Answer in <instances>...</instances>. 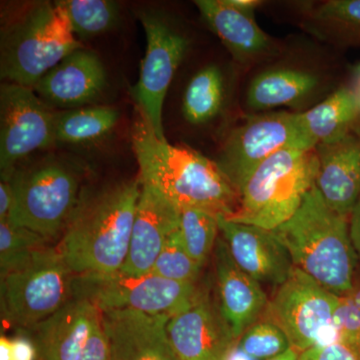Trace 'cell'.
Here are the masks:
<instances>
[{"mask_svg": "<svg viewBox=\"0 0 360 360\" xmlns=\"http://www.w3.org/2000/svg\"><path fill=\"white\" fill-rule=\"evenodd\" d=\"M202 269L187 252L177 229L167 239L151 272L169 281L198 283Z\"/></svg>", "mask_w": 360, "mask_h": 360, "instance_id": "cell-30", "label": "cell"}, {"mask_svg": "<svg viewBox=\"0 0 360 360\" xmlns=\"http://www.w3.org/2000/svg\"><path fill=\"white\" fill-rule=\"evenodd\" d=\"M167 335L179 360H225L238 342L219 302L206 290L193 305L168 319Z\"/></svg>", "mask_w": 360, "mask_h": 360, "instance_id": "cell-14", "label": "cell"}, {"mask_svg": "<svg viewBox=\"0 0 360 360\" xmlns=\"http://www.w3.org/2000/svg\"><path fill=\"white\" fill-rule=\"evenodd\" d=\"M224 92V77L217 66L198 71L184 94L182 111L187 122L198 125L214 118L221 108Z\"/></svg>", "mask_w": 360, "mask_h": 360, "instance_id": "cell-26", "label": "cell"}, {"mask_svg": "<svg viewBox=\"0 0 360 360\" xmlns=\"http://www.w3.org/2000/svg\"><path fill=\"white\" fill-rule=\"evenodd\" d=\"M238 345L255 360L274 359L291 348L285 333L264 317L246 329L238 338Z\"/></svg>", "mask_w": 360, "mask_h": 360, "instance_id": "cell-31", "label": "cell"}, {"mask_svg": "<svg viewBox=\"0 0 360 360\" xmlns=\"http://www.w3.org/2000/svg\"><path fill=\"white\" fill-rule=\"evenodd\" d=\"M65 9L75 37L90 39L115 26L120 16L115 2L108 0H63Z\"/></svg>", "mask_w": 360, "mask_h": 360, "instance_id": "cell-28", "label": "cell"}, {"mask_svg": "<svg viewBox=\"0 0 360 360\" xmlns=\"http://www.w3.org/2000/svg\"><path fill=\"white\" fill-rule=\"evenodd\" d=\"M30 331L41 360H110L103 311L85 298L73 297Z\"/></svg>", "mask_w": 360, "mask_h": 360, "instance_id": "cell-13", "label": "cell"}, {"mask_svg": "<svg viewBox=\"0 0 360 360\" xmlns=\"http://www.w3.org/2000/svg\"><path fill=\"white\" fill-rule=\"evenodd\" d=\"M0 44L1 79L30 89L82 47L58 1L26 4L2 26Z\"/></svg>", "mask_w": 360, "mask_h": 360, "instance_id": "cell-4", "label": "cell"}, {"mask_svg": "<svg viewBox=\"0 0 360 360\" xmlns=\"http://www.w3.org/2000/svg\"><path fill=\"white\" fill-rule=\"evenodd\" d=\"M110 360H179L167 335L169 317L134 310L103 311Z\"/></svg>", "mask_w": 360, "mask_h": 360, "instance_id": "cell-18", "label": "cell"}, {"mask_svg": "<svg viewBox=\"0 0 360 360\" xmlns=\"http://www.w3.org/2000/svg\"><path fill=\"white\" fill-rule=\"evenodd\" d=\"M205 291L198 283L169 281L153 272L129 276L118 271L75 276L73 297L89 300L101 311L134 310L170 319L193 305Z\"/></svg>", "mask_w": 360, "mask_h": 360, "instance_id": "cell-9", "label": "cell"}, {"mask_svg": "<svg viewBox=\"0 0 360 360\" xmlns=\"http://www.w3.org/2000/svg\"><path fill=\"white\" fill-rule=\"evenodd\" d=\"M285 148H315L303 131L298 113L274 111L252 115L231 130L217 165L239 194L262 163Z\"/></svg>", "mask_w": 360, "mask_h": 360, "instance_id": "cell-10", "label": "cell"}, {"mask_svg": "<svg viewBox=\"0 0 360 360\" xmlns=\"http://www.w3.org/2000/svg\"><path fill=\"white\" fill-rule=\"evenodd\" d=\"M349 233L360 264V200L349 215Z\"/></svg>", "mask_w": 360, "mask_h": 360, "instance_id": "cell-36", "label": "cell"}, {"mask_svg": "<svg viewBox=\"0 0 360 360\" xmlns=\"http://www.w3.org/2000/svg\"><path fill=\"white\" fill-rule=\"evenodd\" d=\"M120 112L110 106H90L56 111V143H85L101 139L115 127Z\"/></svg>", "mask_w": 360, "mask_h": 360, "instance_id": "cell-25", "label": "cell"}, {"mask_svg": "<svg viewBox=\"0 0 360 360\" xmlns=\"http://www.w3.org/2000/svg\"><path fill=\"white\" fill-rule=\"evenodd\" d=\"M37 232L13 224L7 220L0 221V274L18 266L32 257L35 251L49 245Z\"/></svg>", "mask_w": 360, "mask_h": 360, "instance_id": "cell-29", "label": "cell"}, {"mask_svg": "<svg viewBox=\"0 0 360 360\" xmlns=\"http://www.w3.org/2000/svg\"><path fill=\"white\" fill-rule=\"evenodd\" d=\"M232 6L238 7L243 11L255 13L257 7L262 6V2L259 0H229Z\"/></svg>", "mask_w": 360, "mask_h": 360, "instance_id": "cell-38", "label": "cell"}, {"mask_svg": "<svg viewBox=\"0 0 360 360\" xmlns=\"http://www.w3.org/2000/svg\"><path fill=\"white\" fill-rule=\"evenodd\" d=\"M179 210L155 188L141 181L129 255L120 271L129 276L150 274L167 239L179 229Z\"/></svg>", "mask_w": 360, "mask_h": 360, "instance_id": "cell-16", "label": "cell"}, {"mask_svg": "<svg viewBox=\"0 0 360 360\" xmlns=\"http://www.w3.org/2000/svg\"><path fill=\"white\" fill-rule=\"evenodd\" d=\"M213 255L217 302L232 333L238 340L246 329L262 319L269 298L262 284L234 262L221 236L217 239Z\"/></svg>", "mask_w": 360, "mask_h": 360, "instance_id": "cell-20", "label": "cell"}, {"mask_svg": "<svg viewBox=\"0 0 360 360\" xmlns=\"http://www.w3.org/2000/svg\"><path fill=\"white\" fill-rule=\"evenodd\" d=\"M13 189L8 181L2 180L0 182V220H8L13 210Z\"/></svg>", "mask_w": 360, "mask_h": 360, "instance_id": "cell-35", "label": "cell"}, {"mask_svg": "<svg viewBox=\"0 0 360 360\" xmlns=\"http://www.w3.org/2000/svg\"><path fill=\"white\" fill-rule=\"evenodd\" d=\"M1 276L2 316L30 331L56 314L75 296V274L58 245H47Z\"/></svg>", "mask_w": 360, "mask_h": 360, "instance_id": "cell-7", "label": "cell"}, {"mask_svg": "<svg viewBox=\"0 0 360 360\" xmlns=\"http://www.w3.org/2000/svg\"><path fill=\"white\" fill-rule=\"evenodd\" d=\"M179 234L191 257L205 266L219 238V217L200 210L180 212Z\"/></svg>", "mask_w": 360, "mask_h": 360, "instance_id": "cell-27", "label": "cell"}, {"mask_svg": "<svg viewBox=\"0 0 360 360\" xmlns=\"http://www.w3.org/2000/svg\"><path fill=\"white\" fill-rule=\"evenodd\" d=\"M6 181L14 198L7 221L37 232L49 243L60 239L84 193L77 167L45 158L18 165Z\"/></svg>", "mask_w": 360, "mask_h": 360, "instance_id": "cell-6", "label": "cell"}, {"mask_svg": "<svg viewBox=\"0 0 360 360\" xmlns=\"http://www.w3.org/2000/svg\"><path fill=\"white\" fill-rule=\"evenodd\" d=\"M298 116L303 131L317 146L340 141L357 129L360 110L352 87L342 86Z\"/></svg>", "mask_w": 360, "mask_h": 360, "instance_id": "cell-23", "label": "cell"}, {"mask_svg": "<svg viewBox=\"0 0 360 360\" xmlns=\"http://www.w3.org/2000/svg\"><path fill=\"white\" fill-rule=\"evenodd\" d=\"M139 20L146 37V51L142 59L139 80L132 96L151 129L165 139L162 110L168 87L186 54L188 40L172 21L155 11H141Z\"/></svg>", "mask_w": 360, "mask_h": 360, "instance_id": "cell-11", "label": "cell"}, {"mask_svg": "<svg viewBox=\"0 0 360 360\" xmlns=\"http://www.w3.org/2000/svg\"><path fill=\"white\" fill-rule=\"evenodd\" d=\"M317 169L315 148L274 153L246 180L238 210L226 219L274 231L297 212L314 186Z\"/></svg>", "mask_w": 360, "mask_h": 360, "instance_id": "cell-5", "label": "cell"}, {"mask_svg": "<svg viewBox=\"0 0 360 360\" xmlns=\"http://www.w3.org/2000/svg\"><path fill=\"white\" fill-rule=\"evenodd\" d=\"M307 26L317 37L360 46V0H328L309 11Z\"/></svg>", "mask_w": 360, "mask_h": 360, "instance_id": "cell-24", "label": "cell"}, {"mask_svg": "<svg viewBox=\"0 0 360 360\" xmlns=\"http://www.w3.org/2000/svg\"><path fill=\"white\" fill-rule=\"evenodd\" d=\"M300 352L295 350V348H290L286 350L283 354L278 355V356L274 357L267 360H298L300 359Z\"/></svg>", "mask_w": 360, "mask_h": 360, "instance_id": "cell-41", "label": "cell"}, {"mask_svg": "<svg viewBox=\"0 0 360 360\" xmlns=\"http://www.w3.org/2000/svg\"><path fill=\"white\" fill-rule=\"evenodd\" d=\"M355 96H356L357 103H359L360 110V65H357L354 70V85H352Z\"/></svg>", "mask_w": 360, "mask_h": 360, "instance_id": "cell-40", "label": "cell"}, {"mask_svg": "<svg viewBox=\"0 0 360 360\" xmlns=\"http://www.w3.org/2000/svg\"><path fill=\"white\" fill-rule=\"evenodd\" d=\"M319 169L315 186L329 207L349 217L360 200V134L315 146Z\"/></svg>", "mask_w": 360, "mask_h": 360, "instance_id": "cell-21", "label": "cell"}, {"mask_svg": "<svg viewBox=\"0 0 360 360\" xmlns=\"http://www.w3.org/2000/svg\"><path fill=\"white\" fill-rule=\"evenodd\" d=\"M11 343L13 360H41L37 341L26 333L11 338Z\"/></svg>", "mask_w": 360, "mask_h": 360, "instance_id": "cell-34", "label": "cell"}, {"mask_svg": "<svg viewBox=\"0 0 360 360\" xmlns=\"http://www.w3.org/2000/svg\"><path fill=\"white\" fill-rule=\"evenodd\" d=\"M293 265L341 296L352 290L359 257L349 233V217L331 210L312 187L288 221L272 231Z\"/></svg>", "mask_w": 360, "mask_h": 360, "instance_id": "cell-3", "label": "cell"}, {"mask_svg": "<svg viewBox=\"0 0 360 360\" xmlns=\"http://www.w3.org/2000/svg\"><path fill=\"white\" fill-rule=\"evenodd\" d=\"M335 324L338 340L360 345V266L355 274L352 290L340 296Z\"/></svg>", "mask_w": 360, "mask_h": 360, "instance_id": "cell-32", "label": "cell"}, {"mask_svg": "<svg viewBox=\"0 0 360 360\" xmlns=\"http://www.w3.org/2000/svg\"><path fill=\"white\" fill-rule=\"evenodd\" d=\"M321 85L319 75L293 68H277L259 73L248 90V105L255 111L302 105Z\"/></svg>", "mask_w": 360, "mask_h": 360, "instance_id": "cell-22", "label": "cell"}, {"mask_svg": "<svg viewBox=\"0 0 360 360\" xmlns=\"http://www.w3.org/2000/svg\"><path fill=\"white\" fill-rule=\"evenodd\" d=\"M139 177L179 210H200L229 219L239 203L238 191L217 162L191 148L156 136L141 113L131 130Z\"/></svg>", "mask_w": 360, "mask_h": 360, "instance_id": "cell-1", "label": "cell"}, {"mask_svg": "<svg viewBox=\"0 0 360 360\" xmlns=\"http://www.w3.org/2000/svg\"><path fill=\"white\" fill-rule=\"evenodd\" d=\"M298 360H360V345L338 340L330 345L305 350Z\"/></svg>", "mask_w": 360, "mask_h": 360, "instance_id": "cell-33", "label": "cell"}, {"mask_svg": "<svg viewBox=\"0 0 360 360\" xmlns=\"http://www.w3.org/2000/svg\"><path fill=\"white\" fill-rule=\"evenodd\" d=\"M56 111L23 85L0 86V170L9 179L18 163L30 153L56 144Z\"/></svg>", "mask_w": 360, "mask_h": 360, "instance_id": "cell-12", "label": "cell"}, {"mask_svg": "<svg viewBox=\"0 0 360 360\" xmlns=\"http://www.w3.org/2000/svg\"><path fill=\"white\" fill-rule=\"evenodd\" d=\"M194 4L240 65H255L278 54V45L257 25L255 13L239 9L229 0H198Z\"/></svg>", "mask_w": 360, "mask_h": 360, "instance_id": "cell-19", "label": "cell"}, {"mask_svg": "<svg viewBox=\"0 0 360 360\" xmlns=\"http://www.w3.org/2000/svg\"><path fill=\"white\" fill-rule=\"evenodd\" d=\"M141 191L139 175L82 194L58 245L75 276H105L122 269Z\"/></svg>", "mask_w": 360, "mask_h": 360, "instance_id": "cell-2", "label": "cell"}, {"mask_svg": "<svg viewBox=\"0 0 360 360\" xmlns=\"http://www.w3.org/2000/svg\"><path fill=\"white\" fill-rule=\"evenodd\" d=\"M221 238L232 259L260 284L278 288L292 271L290 255L272 231L219 217Z\"/></svg>", "mask_w": 360, "mask_h": 360, "instance_id": "cell-15", "label": "cell"}, {"mask_svg": "<svg viewBox=\"0 0 360 360\" xmlns=\"http://www.w3.org/2000/svg\"><path fill=\"white\" fill-rule=\"evenodd\" d=\"M0 360H13L11 338L4 335L0 336Z\"/></svg>", "mask_w": 360, "mask_h": 360, "instance_id": "cell-37", "label": "cell"}, {"mask_svg": "<svg viewBox=\"0 0 360 360\" xmlns=\"http://www.w3.org/2000/svg\"><path fill=\"white\" fill-rule=\"evenodd\" d=\"M106 84L103 61L96 52L82 47L40 78L32 89L49 105L79 108L96 101Z\"/></svg>", "mask_w": 360, "mask_h": 360, "instance_id": "cell-17", "label": "cell"}, {"mask_svg": "<svg viewBox=\"0 0 360 360\" xmlns=\"http://www.w3.org/2000/svg\"><path fill=\"white\" fill-rule=\"evenodd\" d=\"M340 296L293 267L276 288L262 317L274 322L288 336L291 347L302 352L338 340L335 314Z\"/></svg>", "mask_w": 360, "mask_h": 360, "instance_id": "cell-8", "label": "cell"}, {"mask_svg": "<svg viewBox=\"0 0 360 360\" xmlns=\"http://www.w3.org/2000/svg\"><path fill=\"white\" fill-rule=\"evenodd\" d=\"M225 360H255L250 357V355L243 352V350L239 348L238 345V342L234 345L233 347L231 348V352H229V355H227L226 359Z\"/></svg>", "mask_w": 360, "mask_h": 360, "instance_id": "cell-39", "label": "cell"}]
</instances>
